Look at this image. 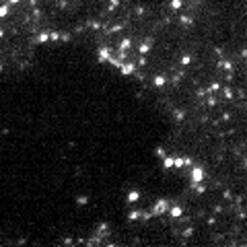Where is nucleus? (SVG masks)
Returning <instances> with one entry per match:
<instances>
[{
	"instance_id": "nucleus-17",
	"label": "nucleus",
	"mask_w": 247,
	"mask_h": 247,
	"mask_svg": "<svg viewBox=\"0 0 247 247\" xmlns=\"http://www.w3.org/2000/svg\"><path fill=\"white\" fill-rule=\"evenodd\" d=\"M220 89L224 91V97H227V99L233 97V89H231V87H220Z\"/></svg>"
},
{
	"instance_id": "nucleus-16",
	"label": "nucleus",
	"mask_w": 247,
	"mask_h": 247,
	"mask_svg": "<svg viewBox=\"0 0 247 247\" xmlns=\"http://www.w3.org/2000/svg\"><path fill=\"white\" fill-rule=\"evenodd\" d=\"M192 60H194L192 56H189V54H185V56H181V64H183V66H188L189 62H192Z\"/></svg>"
},
{
	"instance_id": "nucleus-2",
	"label": "nucleus",
	"mask_w": 247,
	"mask_h": 247,
	"mask_svg": "<svg viewBox=\"0 0 247 247\" xmlns=\"http://www.w3.org/2000/svg\"><path fill=\"white\" fill-rule=\"evenodd\" d=\"M204 177H206L204 169L202 167H194V165H192V183H200Z\"/></svg>"
},
{
	"instance_id": "nucleus-19",
	"label": "nucleus",
	"mask_w": 247,
	"mask_h": 247,
	"mask_svg": "<svg viewBox=\"0 0 247 247\" xmlns=\"http://www.w3.org/2000/svg\"><path fill=\"white\" fill-rule=\"evenodd\" d=\"M140 214H142V212H140V210H134V212H130V220H136V218H140Z\"/></svg>"
},
{
	"instance_id": "nucleus-24",
	"label": "nucleus",
	"mask_w": 247,
	"mask_h": 247,
	"mask_svg": "<svg viewBox=\"0 0 247 247\" xmlns=\"http://www.w3.org/2000/svg\"><path fill=\"white\" fill-rule=\"evenodd\" d=\"M181 23H183V25H192V23H194V21H192V19H189V17H181Z\"/></svg>"
},
{
	"instance_id": "nucleus-12",
	"label": "nucleus",
	"mask_w": 247,
	"mask_h": 247,
	"mask_svg": "<svg viewBox=\"0 0 247 247\" xmlns=\"http://www.w3.org/2000/svg\"><path fill=\"white\" fill-rule=\"evenodd\" d=\"M173 167H183V157H173Z\"/></svg>"
},
{
	"instance_id": "nucleus-22",
	"label": "nucleus",
	"mask_w": 247,
	"mask_h": 247,
	"mask_svg": "<svg viewBox=\"0 0 247 247\" xmlns=\"http://www.w3.org/2000/svg\"><path fill=\"white\" fill-rule=\"evenodd\" d=\"M49 39H52V41H58L60 39V33H58V31H52V33H49Z\"/></svg>"
},
{
	"instance_id": "nucleus-8",
	"label": "nucleus",
	"mask_w": 247,
	"mask_h": 247,
	"mask_svg": "<svg viewBox=\"0 0 247 247\" xmlns=\"http://www.w3.org/2000/svg\"><path fill=\"white\" fill-rule=\"evenodd\" d=\"M165 80H167V78H165L163 74H159V76H154V78H153V83H154V87H163Z\"/></svg>"
},
{
	"instance_id": "nucleus-27",
	"label": "nucleus",
	"mask_w": 247,
	"mask_h": 247,
	"mask_svg": "<svg viewBox=\"0 0 247 247\" xmlns=\"http://www.w3.org/2000/svg\"><path fill=\"white\" fill-rule=\"evenodd\" d=\"M243 58H247V49H245V52H243Z\"/></svg>"
},
{
	"instance_id": "nucleus-26",
	"label": "nucleus",
	"mask_w": 247,
	"mask_h": 247,
	"mask_svg": "<svg viewBox=\"0 0 247 247\" xmlns=\"http://www.w3.org/2000/svg\"><path fill=\"white\" fill-rule=\"evenodd\" d=\"M17 2H19V0H10V4H17Z\"/></svg>"
},
{
	"instance_id": "nucleus-6",
	"label": "nucleus",
	"mask_w": 247,
	"mask_h": 247,
	"mask_svg": "<svg viewBox=\"0 0 247 247\" xmlns=\"http://www.w3.org/2000/svg\"><path fill=\"white\" fill-rule=\"evenodd\" d=\"M138 200H140V192H138V189H132V192L128 194V202L130 204H136Z\"/></svg>"
},
{
	"instance_id": "nucleus-1",
	"label": "nucleus",
	"mask_w": 247,
	"mask_h": 247,
	"mask_svg": "<svg viewBox=\"0 0 247 247\" xmlns=\"http://www.w3.org/2000/svg\"><path fill=\"white\" fill-rule=\"evenodd\" d=\"M169 206H171V204H169L167 200H157V204L153 206V210H150V212H153L154 216H159V214L167 212V210H169Z\"/></svg>"
},
{
	"instance_id": "nucleus-3",
	"label": "nucleus",
	"mask_w": 247,
	"mask_h": 247,
	"mask_svg": "<svg viewBox=\"0 0 247 247\" xmlns=\"http://www.w3.org/2000/svg\"><path fill=\"white\" fill-rule=\"evenodd\" d=\"M119 72H122L124 76L134 74V72H136V64H132V62H122V66H119Z\"/></svg>"
},
{
	"instance_id": "nucleus-20",
	"label": "nucleus",
	"mask_w": 247,
	"mask_h": 247,
	"mask_svg": "<svg viewBox=\"0 0 247 247\" xmlns=\"http://www.w3.org/2000/svg\"><path fill=\"white\" fill-rule=\"evenodd\" d=\"M6 15H8V4L0 6V17H6Z\"/></svg>"
},
{
	"instance_id": "nucleus-5",
	"label": "nucleus",
	"mask_w": 247,
	"mask_h": 247,
	"mask_svg": "<svg viewBox=\"0 0 247 247\" xmlns=\"http://www.w3.org/2000/svg\"><path fill=\"white\" fill-rule=\"evenodd\" d=\"M109 56H111V49L109 48H101L99 49V60H101V62H107Z\"/></svg>"
},
{
	"instance_id": "nucleus-4",
	"label": "nucleus",
	"mask_w": 247,
	"mask_h": 247,
	"mask_svg": "<svg viewBox=\"0 0 247 247\" xmlns=\"http://www.w3.org/2000/svg\"><path fill=\"white\" fill-rule=\"evenodd\" d=\"M169 214H171L173 218H179L183 214V206H169V210H167Z\"/></svg>"
},
{
	"instance_id": "nucleus-13",
	"label": "nucleus",
	"mask_w": 247,
	"mask_h": 247,
	"mask_svg": "<svg viewBox=\"0 0 247 247\" xmlns=\"http://www.w3.org/2000/svg\"><path fill=\"white\" fill-rule=\"evenodd\" d=\"M181 4H183L181 0H171V8L173 10H179V8H181Z\"/></svg>"
},
{
	"instance_id": "nucleus-15",
	"label": "nucleus",
	"mask_w": 247,
	"mask_h": 247,
	"mask_svg": "<svg viewBox=\"0 0 247 247\" xmlns=\"http://www.w3.org/2000/svg\"><path fill=\"white\" fill-rule=\"evenodd\" d=\"M148 49H150V39H148L146 43H142V45H140V54H146Z\"/></svg>"
},
{
	"instance_id": "nucleus-11",
	"label": "nucleus",
	"mask_w": 247,
	"mask_h": 247,
	"mask_svg": "<svg viewBox=\"0 0 247 247\" xmlns=\"http://www.w3.org/2000/svg\"><path fill=\"white\" fill-rule=\"evenodd\" d=\"M192 188L196 189L198 194H204V192H206V188H204V185H202V181H200V183H192Z\"/></svg>"
},
{
	"instance_id": "nucleus-25",
	"label": "nucleus",
	"mask_w": 247,
	"mask_h": 247,
	"mask_svg": "<svg viewBox=\"0 0 247 247\" xmlns=\"http://www.w3.org/2000/svg\"><path fill=\"white\" fill-rule=\"evenodd\" d=\"M118 4H119L118 0H109V6H111V8H113V6H118Z\"/></svg>"
},
{
	"instance_id": "nucleus-10",
	"label": "nucleus",
	"mask_w": 247,
	"mask_h": 247,
	"mask_svg": "<svg viewBox=\"0 0 247 247\" xmlns=\"http://www.w3.org/2000/svg\"><path fill=\"white\" fill-rule=\"evenodd\" d=\"M216 91H220V83H212V84L206 89V93H216Z\"/></svg>"
},
{
	"instance_id": "nucleus-23",
	"label": "nucleus",
	"mask_w": 247,
	"mask_h": 247,
	"mask_svg": "<svg viewBox=\"0 0 247 247\" xmlns=\"http://www.w3.org/2000/svg\"><path fill=\"white\" fill-rule=\"evenodd\" d=\"M192 235H194V229L192 227H188L185 231H183V237H192Z\"/></svg>"
},
{
	"instance_id": "nucleus-14",
	"label": "nucleus",
	"mask_w": 247,
	"mask_h": 247,
	"mask_svg": "<svg viewBox=\"0 0 247 247\" xmlns=\"http://www.w3.org/2000/svg\"><path fill=\"white\" fill-rule=\"evenodd\" d=\"M49 39V33H41V35H37V43H43V41H48Z\"/></svg>"
},
{
	"instance_id": "nucleus-21",
	"label": "nucleus",
	"mask_w": 247,
	"mask_h": 247,
	"mask_svg": "<svg viewBox=\"0 0 247 247\" xmlns=\"http://www.w3.org/2000/svg\"><path fill=\"white\" fill-rule=\"evenodd\" d=\"M154 154H157V157H161V159H163V157H165V154H167V153H165L163 148L159 146V148H154Z\"/></svg>"
},
{
	"instance_id": "nucleus-18",
	"label": "nucleus",
	"mask_w": 247,
	"mask_h": 247,
	"mask_svg": "<svg viewBox=\"0 0 247 247\" xmlns=\"http://www.w3.org/2000/svg\"><path fill=\"white\" fill-rule=\"evenodd\" d=\"M194 165V159L192 157H183V167H192Z\"/></svg>"
},
{
	"instance_id": "nucleus-9",
	"label": "nucleus",
	"mask_w": 247,
	"mask_h": 247,
	"mask_svg": "<svg viewBox=\"0 0 247 247\" xmlns=\"http://www.w3.org/2000/svg\"><path fill=\"white\" fill-rule=\"evenodd\" d=\"M130 45H132V41H130V39H122V41H119V52H126Z\"/></svg>"
},
{
	"instance_id": "nucleus-7",
	"label": "nucleus",
	"mask_w": 247,
	"mask_h": 247,
	"mask_svg": "<svg viewBox=\"0 0 247 247\" xmlns=\"http://www.w3.org/2000/svg\"><path fill=\"white\" fill-rule=\"evenodd\" d=\"M163 165H165V169H173V157L171 154H165L163 157Z\"/></svg>"
},
{
	"instance_id": "nucleus-28",
	"label": "nucleus",
	"mask_w": 247,
	"mask_h": 247,
	"mask_svg": "<svg viewBox=\"0 0 247 247\" xmlns=\"http://www.w3.org/2000/svg\"><path fill=\"white\" fill-rule=\"evenodd\" d=\"M245 167H247V159H245Z\"/></svg>"
}]
</instances>
